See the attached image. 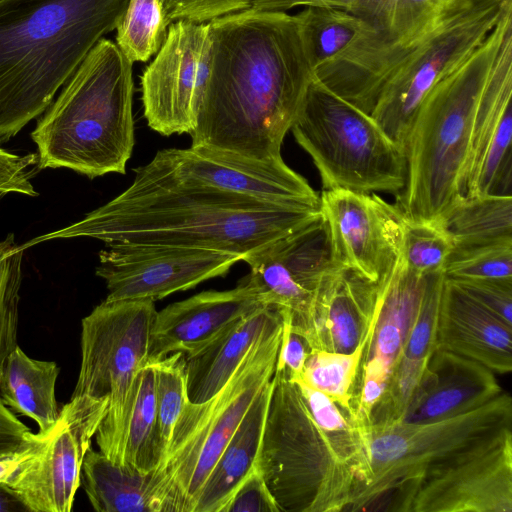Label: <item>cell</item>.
<instances>
[{
  "label": "cell",
  "instance_id": "cell-1",
  "mask_svg": "<svg viewBox=\"0 0 512 512\" xmlns=\"http://www.w3.org/2000/svg\"><path fill=\"white\" fill-rule=\"evenodd\" d=\"M208 24L210 70L191 146L282 159L314 78L297 15L248 8Z\"/></svg>",
  "mask_w": 512,
  "mask_h": 512
},
{
  "label": "cell",
  "instance_id": "cell-2",
  "mask_svg": "<svg viewBox=\"0 0 512 512\" xmlns=\"http://www.w3.org/2000/svg\"><path fill=\"white\" fill-rule=\"evenodd\" d=\"M134 172L132 184L114 199L23 247L88 237L105 244L182 246L244 257L321 215V204L262 201L182 181L147 165Z\"/></svg>",
  "mask_w": 512,
  "mask_h": 512
},
{
  "label": "cell",
  "instance_id": "cell-3",
  "mask_svg": "<svg viewBox=\"0 0 512 512\" xmlns=\"http://www.w3.org/2000/svg\"><path fill=\"white\" fill-rule=\"evenodd\" d=\"M512 0H453L396 36L371 29L314 72L405 152L427 94L485 40Z\"/></svg>",
  "mask_w": 512,
  "mask_h": 512
},
{
  "label": "cell",
  "instance_id": "cell-4",
  "mask_svg": "<svg viewBox=\"0 0 512 512\" xmlns=\"http://www.w3.org/2000/svg\"><path fill=\"white\" fill-rule=\"evenodd\" d=\"M257 467L281 512L349 510L365 476L361 423L276 368Z\"/></svg>",
  "mask_w": 512,
  "mask_h": 512
},
{
  "label": "cell",
  "instance_id": "cell-5",
  "mask_svg": "<svg viewBox=\"0 0 512 512\" xmlns=\"http://www.w3.org/2000/svg\"><path fill=\"white\" fill-rule=\"evenodd\" d=\"M128 1L0 0V144L45 112Z\"/></svg>",
  "mask_w": 512,
  "mask_h": 512
},
{
  "label": "cell",
  "instance_id": "cell-6",
  "mask_svg": "<svg viewBox=\"0 0 512 512\" xmlns=\"http://www.w3.org/2000/svg\"><path fill=\"white\" fill-rule=\"evenodd\" d=\"M512 6L485 40L446 74L423 100L405 147L406 180L395 206L413 221H441L463 195L478 101L505 39Z\"/></svg>",
  "mask_w": 512,
  "mask_h": 512
},
{
  "label": "cell",
  "instance_id": "cell-7",
  "mask_svg": "<svg viewBox=\"0 0 512 512\" xmlns=\"http://www.w3.org/2000/svg\"><path fill=\"white\" fill-rule=\"evenodd\" d=\"M132 65L116 43H96L31 134L40 169L125 174L135 143Z\"/></svg>",
  "mask_w": 512,
  "mask_h": 512
},
{
  "label": "cell",
  "instance_id": "cell-8",
  "mask_svg": "<svg viewBox=\"0 0 512 512\" xmlns=\"http://www.w3.org/2000/svg\"><path fill=\"white\" fill-rule=\"evenodd\" d=\"M282 331L281 320L253 344L215 395L200 403L186 401L154 470L157 512H193L220 454L274 376Z\"/></svg>",
  "mask_w": 512,
  "mask_h": 512
},
{
  "label": "cell",
  "instance_id": "cell-9",
  "mask_svg": "<svg viewBox=\"0 0 512 512\" xmlns=\"http://www.w3.org/2000/svg\"><path fill=\"white\" fill-rule=\"evenodd\" d=\"M290 130L311 157L323 190L386 192L396 196L404 188L403 149L369 114L315 77Z\"/></svg>",
  "mask_w": 512,
  "mask_h": 512
},
{
  "label": "cell",
  "instance_id": "cell-10",
  "mask_svg": "<svg viewBox=\"0 0 512 512\" xmlns=\"http://www.w3.org/2000/svg\"><path fill=\"white\" fill-rule=\"evenodd\" d=\"M366 468L349 511L366 510L400 485L512 428V399L503 391L450 418L407 423H361Z\"/></svg>",
  "mask_w": 512,
  "mask_h": 512
},
{
  "label": "cell",
  "instance_id": "cell-11",
  "mask_svg": "<svg viewBox=\"0 0 512 512\" xmlns=\"http://www.w3.org/2000/svg\"><path fill=\"white\" fill-rule=\"evenodd\" d=\"M157 315L149 299L106 301L81 321V363L72 396L107 398L108 411L95 437L110 458L137 372L148 363Z\"/></svg>",
  "mask_w": 512,
  "mask_h": 512
},
{
  "label": "cell",
  "instance_id": "cell-12",
  "mask_svg": "<svg viewBox=\"0 0 512 512\" xmlns=\"http://www.w3.org/2000/svg\"><path fill=\"white\" fill-rule=\"evenodd\" d=\"M107 398L71 396L56 422L33 434L30 455L4 483L28 512H70L85 455L108 411Z\"/></svg>",
  "mask_w": 512,
  "mask_h": 512
},
{
  "label": "cell",
  "instance_id": "cell-13",
  "mask_svg": "<svg viewBox=\"0 0 512 512\" xmlns=\"http://www.w3.org/2000/svg\"><path fill=\"white\" fill-rule=\"evenodd\" d=\"M389 495L386 511L512 512V428Z\"/></svg>",
  "mask_w": 512,
  "mask_h": 512
},
{
  "label": "cell",
  "instance_id": "cell-14",
  "mask_svg": "<svg viewBox=\"0 0 512 512\" xmlns=\"http://www.w3.org/2000/svg\"><path fill=\"white\" fill-rule=\"evenodd\" d=\"M155 55L141 76L147 124L164 136L190 135L197 124L209 77L208 22L178 19L171 23Z\"/></svg>",
  "mask_w": 512,
  "mask_h": 512
},
{
  "label": "cell",
  "instance_id": "cell-15",
  "mask_svg": "<svg viewBox=\"0 0 512 512\" xmlns=\"http://www.w3.org/2000/svg\"><path fill=\"white\" fill-rule=\"evenodd\" d=\"M242 259L201 248L111 243L99 252L96 275L106 283V301H156L223 276Z\"/></svg>",
  "mask_w": 512,
  "mask_h": 512
},
{
  "label": "cell",
  "instance_id": "cell-16",
  "mask_svg": "<svg viewBox=\"0 0 512 512\" xmlns=\"http://www.w3.org/2000/svg\"><path fill=\"white\" fill-rule=\"evenodd\" d=\"M249 279L277 306L282 322L305 340L309 334L314 295L332 267L326 222L321 215L243 257Z\"/></svg>",
  "mask_w": 512,
  "mask_h": 512
},
{
  "label": "cell",
  "instance_id": "cell-17",
  "mask_svg": "<svg viewBox=\"0 0 512 512\" xmlns=\"http://www.w3.org/2000/svg\"><path fill=\"white\" fill-rule=\"evenodd\" d=\"M320 204L333 264L380 282L399 256L402 213L376 193L345 189L323 190Z\"/></svg>",
  "mask_w": 512,
  "mask_h": 512
},
{
  "label": "cell",
  "instance_id": "cell-18",
  "mask_svg": "<svg viewBox=\"0 0 512 512\" xmlns=\"http://www.w3.org/2000/svg\"><path fill=\"white\" fill-rule=\"evenodd\" d=\"M146 165L182 181L262 201L320 205V195L283 158L261 161L191 146L160 150Z\"/></svg>",
  "mask_w": 512,
  "mask_h": 512
},
{
  "label": "cell",
  "instance_id": "cell-19",
  "mask_svg": "<svg viewBox=\"0 0 512 512\" xmlns=\"http://www.w3.org/2000/svg\"><path fill=\"white\" fill-rule=\"evenodd\" d=\"M512 34L503 42L480 95L466 163L463 195H511Z\"/></svg>",
  "mask_w": 512,
  "mask_h": 512
},
{
  "label": "cell",
  "instance_id": "cell-20",
  "mask_svg": "<svg viewBox=\"0 0 512 512\" xmlns=\"http://www.w3.org/2000/svg\"><path fill=\"white\" fill-rule=\"evenodd\" d=\"M266 305L269 303L264 294L248 276L233 289L203 291L169 304L157 311L148 363L176 352L194 354Z\"/></svg>",
  "mask_w": 512,
  "mask_h": 512
},
{
  "label": "cell",
  "instance_id": "cell-21",
  "mask_svg": "<svg viewBox=\"0 0 512 512\" xmlns=\"http://www.w3.org/2000/svg\"><path fill=\"white\" fill-rule=\"evenodd\" d=\"M377 295L378 283L333 264L314 295L310 352H352L374 328Z\"/></svg>",
  "mask_w": 512,
  "mask_h": 512
},
{
  "label": "cell",
  "instance_id": "cell-22",
  "mask_svg": "<svg viewBox=\"0 0 512 512\" xmlns=\"http://www.w3.org/2000/svg\"><path fill=\"white\" fill-rule=\"evenodd\" d=\"M503 391L492 370L437 347L399 421L426 423L450 418L482 406Z\"/></svg>",
  "mask_w": 512,
  "mask_h": 512
},
{
  "label": "cell",
  "instance_id": "cell-23",
  "mask_svg": "<svg viewBox=\"0 0 512 512\" xmlns=\"http://www.w3.org/2000/svg\"><path fill=\"white\" fill-rule=\"evenodd\" d=\"M437 347L476 361L494 373L512 371V326L446 277L439 305Z\"/></svg>",
  "mask_w": 512,
  "mask_h": 512
},
{
  "label": "cell",
  "instance_id": "cell-24",
  "mask_svg": "<svg viewBox=\"0 0 512 512\" xmlns=\"http://www.w3.org/2000/svg\"><path fill=\"white\" fill-rule=\"evenodd\" d=\"M424 283L425 276L413 272L400 254L391 271L378 282L375 325L362 358L360 380L387 386L418 308Z\"/></svg>",
  "mask_w": 512,
  "mask_h": 512
},
{
  "label": "cell",
  "instance_id": "cell-25",
  "mask_svg": "<svg viewBox=\"0 0 512 512\" xmlns=\"http://www.w3.org/2000/svg\"><path fill=\"white\" fill-rule=\"evenodd\" d=\"M444 273L425 276L418 308L400 353L390 372L386 389L374 406L368 424L402 419L437 348V326Z\"/></svg>",
  "mask_w": 512,
  "mask_h": 512
},
{
  "label": "cell",
  "instance_id": "cell-26",
  "mask_svg": "<svg viewBox=\"0 0 512 512\" xmlns=\"http://www.w3.org/2000/svg\"><path fill=\"white\" fill-rule=\"evenodd\" d=\"M281 320L277 306L266 305L245 316L203 349L185 356L189 401L200 403L215 395L253 344Z\"/></svg>",
  "mask_w": 512,
  "mask_h": 512
},
{
  "label": "cell",
  "instance_id": "cell-27",
  "mask_svg": "<svg viewBox=\"0 0 512 512\" xmlns=\"http://www.w3.org/2000/svg\"><path fill=\"white\" fill-rule=\"evenodd\" d=\"M273 378L257 396L231 436L199 493L193 512H221L257 465Z\"/></svg>",
  "mask_w": 512,
  "mask_h": 512
},
{
  "label": "cell",
  "instance_id": "cell-28",
  "mask_svg": "<svg viewBox=\"0 0 512 512\" xmlns=\"http://www.w3.org/2000/svg\"><path fill=\"white\" fill-rule=\"evenodd\" d=\"M59 373L56 362L31 358L17 346L0 362V398L7 407L34 420L44 432L60 413L56 399Z\"/></svg>",
  "mask_w": 512,
  "mask_h": 512
},
{
  "label": "cell",
  "instance_id": "cell-29",
  "mask_svg": "<svg viewBox=\"0 0 512 512\" xmlns=\"http://www.w3.org/2000/svg\"><path fill=\"white\" fill-rule=\"evenodd\" d=\"M81 484L98 512H157L154 471L114 462L92 447L83 461Z\"/></svg>",
  "mask_w": 512,
  "mask_h": 512
},
{
  "label": "cell",
  "instance_id": "cell-30",
  "mask_svg": "<svg viewBox=\"0 0 512 512\" xmlns=\"http://www.w3.org/2000/svg\"><path fill=\"white\" fill-rule=\"evenodd\" d=\"M109 459L143 472H152L161 463L152 363L144 365L136 374L122 427Z\"/></svg>",
  "mask_w": 512,
  "mask_h": 512
},
{
  "label": "cell",
  "instance_id": "cell-31",
  "mask_svg": "<svg viewBox=\"0 0 512 512\" xmlns=\"http://www.w3.org/2000/svg\"><path fill=\"white\" fill-rule=\"evenodd\" d=\"M453 0H255L250 9L284 11L329 6L345 10L384 36H396L427 19Z\"/></svg>",
  "mask_w": 512,
  "mask_h": 512
},
{
  "label": "cell",
  "instance_id": "cell-32",
  "mask_svg": "<svg viewBox=\"0 0 512 512\" xmlns=\"http://www.w3.org/2000/svg\"><path fill=\"white\" fill-rule=\"evenodd\" d=\"M441 221L454 247L512 241V195L463 197Z\"/></svg>",
  "mask_w": 512,
  "mask_h": 512
},
{
  "label": "cell",
  "instance_id": "cell-33",
  "mask_svg": "<svg viewBox=\"0 0 512 512\" xmlns=\"http://www.w3.org/2000/svg\"><path fill=\"white\" fill-rule=\"evenodd\" d=\"M296 15L314 72L371 29L359 17L329 6L303 7Z\"/></svg>",
  "mask_w": 512,
  "mask_h": 512
},
{
  "label": "cell",
  "instance_id": "cell-34",
  "mask_svg": "<svg viewBox=\"0 0 512 512\" xmlns=\"http://www.w3.org/2000/svg\"><path fill=\"white\" fill-rule=\"evenodd\" d=\"M368 340L369 337L352 352L311 351L301 375L290 380H300L327 395L342 409L355 412L354 387Z\"/></svg>",
  "mask_w": 512,
  "mask_h": 512
},
{
  "label": "cell",
  "instance_id": "cell-35",
  "mask_svg": "<svg viewBox=\"0 0 512 512\" xmlns=\"http://www.w3.org/2000/svg\"><path fill=\"white\" fill-rule=\"evenodd\" d=\"M165 0H129L116 27V44L132 62H146L162 46L170 25Z\"/></svg>",
  "mask_w": 512,
  "mask_h": 512
},
{
  "label": "cell",
  "instance_id": "cell-36",
  "mask_svg": "<svg viewBox=\"0 0 512 512\" xmlns=\"http://www.w3.org/2000/svg\"><path fill=\"white\" fill-rule=\"evenodd\" d=\"M453 248V240L442 221H413L404 217L399 254L413 272L421 276L444 273Z\"/></svg>",
  "mask_w": 512,
  "mask_h": 512
},
{
  "label": "cell",
  "instance_id": "cell-37",
  "mask_svg": "<svg viewBox=\"0 0 512 512\" xmlns=\"http://www.w3.org/2000/svg\"><path fill=\"white\" fill-rule=\"evenodd\" d=\"M152 364L155 371L158 439L163 460L175 423L188 400L185 355L172 353Z\"/></svg>",
  "mask_w": 512,
  "mask_h": 512
},
{
  "label": "cell",
  "instance_id": "cell-38",
  "mask_svg": "<svg viewBox=\"0 0 512 512\" xmlns=\"http://www.w3.org/2000/svg\"><path fill=\"white\" fill-rule=\"evenodd\" d=\"M24 250L13 234L0 241V362L18 346Z\"/></svg>",
  "mask_w": 512,
  "mask_h": 512
},
{
  "label": "cell",
  "instance_id": "cell-39",
  "mask_svg": "<svg viewBox=\"0 0 512 512\" xmlns=\"http://www.w3.org/2000/svg\"><path fill=\"white\" fill-rule=\"evenodd\" d=\"M444 275L448 279H512V241L454 247Z\"/></svg>",
  "mask_w": 512,
  "mask_h": 512
},
{
  "label": "cell",
  "instance_id": "cell-40",
  "mask_svg": "<svg viewBox=\"0 0 512 512\" xmlns=\"http://www.w3.org/2000/svg\"><path fill=\"white\" fill-rule=\"evenodd\" d=\"M449 280L484 309L512 326V279Z\"/></svg>",
  "mask_w": 512,
  "mask_h": 512
},
{
  "label": "cell",
  "instance_id": "cell-41",
  "mask_svg": "<svg viewBox=\"0 0 512 512\" xmlns=\"http://www.w3.org/2000/svg\"><path fill=\"white\" fill-rule=\"evenodd\" d=\"M255 0H165L167 17L206 22L214 18L248 9Z\"/></svg>",
  "mask_w": 512,
  "mask_h": 512
},
{
  "label": "cell",
  "instance_id": "cell-42",
  "mask_svg": "<svg viewBox=\"0 0 512 512\" xmlns=\"http://www.w3.org/2000/svg\"><path fill=\"white\" fill-rule=\"evenodd\" d=\"M221 512H281L256 467L241 482Z\"/></svg>",
  "mask_w": 512,
  "mask_h": 512
},
{
  "label": "cell",
  "instance_id": "cell-43",
  "mask_svg": "<svg viewBox=\"0 0 512 512\" xmlns=\"http://www.w3.org/2000/svg\"><path fill=\"white\" fill-rule=\"evenodd\" d=\"M35 166H38L37 154L21 156L0 148V191L37 196L30 181L35 174Z\"/></svg>",
  "mask_w": 512,
  "mask_h": 512
},
{
  "label": "cell",
  "instance_id": "cell-44",
  "mask_svg": "<svg viewBox=\"0 0 512 512\" xmlns=\"http://www.w3.org/2000/svg\"><path fill=\"white\" fill-rule=\"evenodd\" d=\"M282 327V341L276 368H285L289 378L294 379L301 375L310 349L301 335L291 331L283 322Z\"/></svg>",
  "mask_w": 512,
  "mask_h": 512
},
{
  "label": "cell",
  "instance_id": "cell-45",
  "mask_svg": "<svg viewBox=\"0 0 512 512\" xmlns=\"http://www.w3.org/2000/svg\"><path fill=\"white\" fill-rule=\"evenodd\" d=\"M32 432L0 398V457L24 447Z\"/></svg>",
  "mask_w": 512,
  "mask_h": 512
},
{
  "label": "cell",
  "instance_id": "cell-46",
  "mask_svg": "<svg viewBox=\"0 0 512 512\" xmlns=\"http://www.w3.org/2000/svg\"><path fill=\"white\" fill-rule=\"evenodd\" d=\"M33 434L29 442L11 454L0 457V484H4L18 470L21 463L30 455L32 448Z\"/></svg>",
  "mask_w": 512,
  "mask_h": 512
},
{
  "label": "cell",
  "instance_id": "cell-47",
  "mask_svg": "<svg viewBox=\"0 0 512 512\" xmlns=\"http://www.w3.org/2000/svg\"><path fill=\"white\" fill-rule=\"evenodd\" d=\"M28 512L12 490L5 484H0V512Z\"/></svg>",
  "mask_w": 512,
  "mask_h": 512
},
{
  "label": "cell",
  "instance_id": "cell-48",
  "mask_svg": "<svg viewBox=\"0 0 512 512\" xmlns=\"http://www.w3.org/2000/svg\"><path fill=\"white\" fill-rule=\"evenodd\" d=\"M7 193L0 191V200L6 195Z\"/></svg>",
  "mask_w": 512,
  "mask_h": 512
}]
</instances>
